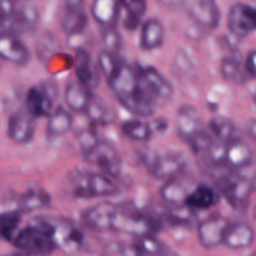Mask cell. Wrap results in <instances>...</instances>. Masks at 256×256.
<instances>
[{"mask_svg":"<svg viewBox=\"0 0 256 256\" xmlns=\"http://www.w3.org/2000/svg\"><path fill=\"white\" fill-rule=\"evenodd\" d=\"M85 115L89 116L90 122L94 125H104L112 122L110 110L102 102H96V99L92 100V105H90L89 110H88Z\"/></svg>","mask_w":256,"mask_h":256,"instance_id":"f35d334b","label":"cell"},{"mask_svg":"<svg viewBox=\"0 0 256 256\" xmlns=\"http://www.w3.org/2000/svg\"><path fill=\"white\" fill-rule=\"evenodd\" d=\"M254 2H256V0H254Z\"/></svg>","mask_w":256,"mask_h":256,"instance_id":"816d5d0a","label":"cell"},{"mask_svg":"<svg viewBox=\"0 0 256 256\" xmlns=\"http://www.w3.org/2000/svg\"><path fill=\"white\" fill-rule=\"evenodd\" d=\"M232 222L226 216L216 215L202 220L198 225V240L204 249H215L224 245L225 236Z\"/></svg>","mask_w":256,"mask_h":256,"instance_id":"52a82bcc","label":"cell"},{"mask_svg":"<svg viewBox=\"0 0 256 256\" xmlns=\"http://www.w3.org/2000/svg\"><path fill=\"white\" fill-rule=\"evenodd\" d=\"M22 254L29 256H49L56 250L52 236L50 218H36L22 228L12 242Z\"/></svg>","mask_w":256,"mask_h":256,"instance_id":"6da1fadb","label":"cell"},{"mask_svg":"<svg viewBox=\"0 0 256 256\" xmlns=\"http://www.w3.org/2000/svg\"><path fill=\"white\" fill-rule=\"evenodd\" d=\"M52 82L40 84L30 88L25 95L24 108L35 118L42 119L52 114L54 110V92L55 86H50Z\"/></svg>","mask_w":256,"mask_h":256,"instance_id":"9c48e42d","label":"cell"},{"mask_svg":"<svg viewBox=\"0 0 256 256\" xmlns=\"http://www.w3.org/2000/svg\"><path fill=\"white\" fill-rule=\"evenodd\" d=\"M52 202V196L46 190L42 188H32L20 195L18 200V210L20 212H32L42 208L49 206Z\"/></svg>","mask_w":256,"mask_h":256,"instance_id":"83f0119b","label":"cell"},{"mask_svg":"<svg viewBox=\"0 0 256 256\" xmlns=\"http://www.w3.org/2000/svg\"><path fill=\"white\" fill-rule=\"evenodd\" d=\"M219 200L220 194L216 189L204 182H199V184H195L192 192H189L184 205L194 212H204V210L214 208L219 202Z\"/></svg>","mask_w":256,"mask_h":256,"instance_id":"ffe728a7","label":"cell"},{"mask_svg":"<svg viewBox=\"0 0 256 256\" xmlns=\"http://www.w3.org/2000/svg\"><path fill=\"white\" fill-rule=\"evenodd\" d=\"M39 14L34 8H16L12 10V14L2 22V25H6L8 29L5 32H14L18 35V32H29L32 30L36 25Z\"/></svg>","mask_w":256,"mask_h":256,"instance_id":"603a6c76","label":"cell"},{"mask_svg":"<svg viewBox=\"0 0 256 256\" xmlns=\"http://www.w3.org/2000/svg\"><path fill=\"white\" fill-rule=\"evenodd\" d=\"M22 214V212L18 209L0 212V236L4 238L6 242H14L15 236L20 232Z\"/></svg>","mask_w":256,"mask_h":256,"instance_id":"1f68e13d","label":"cell"},{"mask_svg":"<svg viewBox=\"0 0 256 256\" xmlns=\"http://www.w3.org/2000/svg\"><path fill=\"white\" fill-rule=\"evenodd\" d=\"M2 256H24L22 254H8V255H2Z\"/></svg>","mask_w":256,"mask_h":256,"instance_id":"c3c4849f","label":"cell"},{"mask_svg":"<svg viewBox=\"0 0 256 256\" xmlns=\"http://www.w3.org/2000/svg\"><path fill=\"white\" fill-rule=\"evenodd\" d=\"M244 66L246 70L248 75L250 78H255L256 79V49L250 50L248 52L246 58L244 60Z\"/></svg>","mask_w":256,"mask_h":256,"instance_id":"60d3db41","label":"cell"},{"mask_svg":"<svg viewBox=\"0 0 256 256\" xmlns=\"http://www.w3.org/2000/svg\"><path fill=\"white\" fill-rule=\"evenodd\" d=\"M209 132H212L215 140L222 142V144H228V142L240 139L235 124L230 119H226V118H212L209 122Z\"/></svg>","mask_w":256,"mask_h":256,"instance_id":"f546056e","label":"cell"},{"mask_svg":"<svg viewBox=\"0 0 256 256\" xmlns=\"http://www.w3.org/2000/svg\"><path fill=\"white\" fill-rule=\"evenodd\" d=\"M92 90L78 80L69 82L64 90V102L68 109L76 114H86L94 100Z\"/></svg>","mask_w":256,"mask_h":256,"instance_id":"e0dca14e","label":"cell"},{"mask_svg":"<svg viewBox=\"0 0 256 256\" xmlns=\"http://www.w3.org/2000/svg\"><path fill=\"white\" fill-rule=\"evenodd\" d=\"M74 119L72 112L64 106H56L48 116L46 122V135L49 139L64 136L65 134L72 129Z\"/></svg>","mask_w":256,"mask_h":256,"instance_id":"4316f807","label":"cell"},{"mask_svg":"<svg viewBox=\"0 0 256 256\" xmlns=\"http://www.w3.org/2000/svg\"><path fill=\"white\" fill-rule=\"evenodd\" d=\"M144 160L146 162L148 169L150 170L152 176L164 182L182 174L185 169V162L182 156L174 152L149 154Z\"/></svg>","mask_w":256,"mask_h":256,"instance_id":"ba28073f","label":"cell"},{"mask_svg":"<svg viewBox=\"0 0 256 256\" xmlns=\"http://www.w3.org/2000/svg\"><path fill=\"white\" fill-rule=\"evenodd\" d=\"M136 70L140 82L156 99L169 100L172 96L174 89H172V82L156 68L152 65H145V66L138 65Z\"/></svg>","mask_w":256,"mask_h":256,"instance_id":"9a60e30c","label":"cell"},{"mask_svg":"<svg viewBox=\"0 0 256 256\" xmlns=\"http://www.w3.org/2000/svg\"><path fill=\"white\" fill-rule=\"evenodd\" d=\"M16 6L14 0H0V24L4 22L5 18L9 16L14 8Z\"/></svg>","mask_w":256,"mask_h":256,"instance_id":"7bdbcfd3","label":"cell"},{"mask_svg":"<svg viewBox=\"0 0 256 256\" xmlns=\"http://www.w3.org/2000/svg\"><path fill=\"white\" fill-rule=\"evenodd\" d=\"M122 62H124V60L120 59L119 54H114V52H108L105 49H102L98 54V68L100 70V74L106 79V82H109L110 79H112L116 75V72L122 68Z\"/></svg>","mask_w":256,"mask_h":256,"instance_id":"836d02e7","label":"cell"},{"mask_svg":"<svg viewBox=\"0 0 256 256\" xmlns=\"http://www.w3.org/2000/svg\"><path fill=\"white\" fill-rule=\"evenodd\" d=\"M255 240V232L249 224L232 222L225 236L224 245L229 249L239 250L252 246Z\"/></svg>","mask_w":256,"mask_h":256,"instance_id":"484cf974","label":"cell"},{"mask_svg":"<svg viewBox=\"0 0 256 256\" xmlns=\"http://www.w3.org/2000/svg\"><path fill=\"white\" fill-rule=\"evenodd\" d=\"M160 222L154 216L139 209L118 206L112 220V230L132 235L134 238L155 234L159 230Z\"/></svg>","mask_w":256,"mask_h":256,"instance_id":"7a4b0ae2","label":"cell"},{"mask_svg":"<svg viewBox=\"0 0 256 256\" xmlns=\"http://www.w3.org/2000/svg\"><path fill=\"white\" fill-rule=\"evenodd\" d=\"M120 16L122 26L129 32H135L142 26V19L148 10V0H119Z\"/></svg>","mask_w":256,"mask_h":256,"instance_id":"7402d4cb","label":"cell"},{"mask_svg":"<svg viewBox=\"0 0 256 256\" xmlns=\"http://www.w3.org/2000/svg\"><path fill=\"white\" fill-rule=\"evenodd\" d=\"M74 72L76 80L89 89H95L100 82V70L96 62L86 49L78 48L74 56Z\"/></svg>","mask_w":256,"mask_h":256,"instance_id":"2e32d148","label":"cell"},{"mask_svg":"<svg viewBox=\"0 0 256 256\" xmlns=\"http://www.w3.org/2000/svg\"><path fill=\"white\" fill-rule=\"evenodd\" d=\"M92 16L102 28L116 25L120 16L119 0H94L90 8Z\"/></svg>","mask_w":256,"mask_h":256,"instance_id":"d4e9b609","label":"cell"},{"mask_svg":"<svg viewBox=\"0 0 256 256\" xmlns=\"http://www.w3.org/2000/svg\"><path fill=\"white\" fill-rule=\"evenodd\" d=\"M196 216V212L188 208L186 205H172V209L166 212V218L170 222L175 225L190 224Z\"/></svg>","mask_w":256,"mask_h":256,"instance_id":"74e56055","label":"cell"},{"mask_svg":"<svg viewBox=\"0 0 256 256\" xmlns=\"http://www.w3.org/2000/svg\"><path fill=\"white\" fill-rule=\"evenodd\" d=\"M85 0H65V10H82Z\"/></svg>","mask_w":256,"mask_h":256,"instance_id":"ee69618b","label":"cell"},{"mask_svg":"<svg viewBox=\"0 0 256 256\" xmlns=\"http://www.w3.org/2000/svg\"><path fill=\"white\" fill-rule=\"evenodd\" d=\"M0 59L18 66H24L30 62V52L16 34L2 32H0Z\"/></svg>","mask_w":256,"mask_h":256,"instance_id":"4fadbf2b","label":"cell"},{"mask_svg":"<svg viewBox=\"0 0 256 256\" xmlns=\"http://www.w3.org/2000/svg\"><path fill=\"white\" fill-rule=\"evenodd\" d=\"M150 128H152V134H162L168 130L169 128V122L164 119V118H156V119H152L149 122Z\"/></svg>","mask_w":256,"mask_h":256,"instance_id":"b9f144b4","label":"cell"},{"mask_svg":"<svg viewBox=\"0 0 256 256\" xmlns=\"http://www.w3.org/2000/svg\"><path fill=\"white\" fill-rule=\"evenodd\" d=\"M165 42V28L156 18H149L140 26L139 45L144 52H154Z\"/></svg>","mask_w":256,"mask_h":256,"instance_id":"44dd1931","label":"cell"},{"mask_svg":"<svg viewBox=\"0 0 256 256\" xmlns=\"http://www.w3.org/2000/svg\"><path fill=\"white\" fill-rule=\"evenodd\" d=\"M194 186V182L188 179L182 172V174L165 182L160 190V196L170 205H184L188 195Z\"/></svg>","mask_w":256,"mask_h":256,"instance_id":"ac0fdd59","label":"cell"},{"mask_svg":"<svg viewBox=\"0 0 256 256\" xmlns=\"http://www.w3.org/2000/svg\"><path fill=\"white\" fill-rule=\"evenodd\" d=\"M82 156L85 162L98 166L102 169V172L112 178L118 176L122 170V159L119 152L109 142L102 140L95 144L92 149L82 152Z\"/></svg>","mask_w":256,"mask_h":256,"instance_id":"5b68a950","label":"cell"},{"mask_svg":"<svg viewBox=\"0 0 256 256\" xmlns=\"http://www.w3.org/2000/svg\"><path fill=\"white\" fill-rule=\"evenodd\" d=\"M216 190L232 206L239 208L249 199L252 192V182L242 175H224L216 182Z\"/></svg>","mask_w":256,"mask_h":256,"instance_id":"8992f818","label":"cell"},{"mask_svg":"<svg viewBox=\"0 0 256 256\" xmlns=\"http://www.w3.org/2000/svg\"><path fill=\"white\" fill-rule=\"evenodd\" d=\"M228 29L235 38L248 36L256 32V8L236 2L228 12Z\"/></svg>","mask_w":256,"mask_h":256,"instance_id":"30bf717a","label":"cell"},{"mask_svg":"<svg viewBox=\"0 0 256 256\" xmlns=\"http://www.w3.org/2000/svg\"><path fill=\"white\" fill-rule=\"evenodd\" d=\"M119 205L109 202H102L92 206L88 208L82 214V222L89 229L96 232H106L112 230V220Z\"/></svg>","mask_w":256,"mask_h":256,"instance_id":"5bb4252c","label":"cell"},{"mask_svg":"<svg viewBox=\"0 0 256 256\" xmlns=\"http://www.w3.org/2000/svg\"><path fill=\"white\" fill-rule=\"evenodd\" d=\"M178 134L182 140L188 142L190 138L199 132L202 128V120L198 110L190 105H182L178 110Z\"/></svg>","mask_w":256,"mask_h":256,"instance_id":"cb8c5ba5","label":"cell"},{"mask_svg":"<svg viewBox=\"0 0 256 256\" xmlns=\"http://www.w3.org/2000/svg\"><path fill=\"white\" fill-rule=\"evenodd\" d=\"M89 22L86 12L82 10H64L62 18V29L69 36H78L85 32Z\"/></svg>","mask_w":256,"mask_h":256,"instance_id":"4dcf8cb0","label":"cell"},{"mask_svg":"<svg viewBox=\"0 0 256 256\" xmlns=\"http://www.w3.org/2000/svg\"><path fill=\"white\" fill-rule=\"evenodd\" d=\"M72 195L79 199L109 198L120 192L114 178L104 172H85L74 178Z\"/></svg>","mask_w":256,"mask_h":256,"instance_id":"3957f363","label":"cell"},{"mask_svg":"<svg viewBox=\"0 0 256 256\" xmlns=\"http://www.w3.org/2000/svg\"><path fill=\"white\" fill-rule=\"evenodd\" d=\"M246 130H248V134L252 139L256 140V119H252L248 122L246 124Z\"/></svg>","mask_w":256,"mask_h":256,"instance_id":"bcb514c9","label":"cell"},{"mask_svg":"<svg viewBox=\"0 0 256 256\" xmlns=\"http://www.w3.org/2000/svg\"><path fill=\"white\" fill-rule=\"evenodd\" d=\"M252 99H254V102H255V104H256V90H255L254 95H252Z\"/></svg>","mask_w":256,"mask_h":256,"instance_id":"f907efd6","label":"cell"},{"mask_svg":"<svg viewBox=\"0 0 256 256\" xmlns=\"http://www.w3.org/2000/svg\"><path fill=\"white\" fill-rule=\"evenodd\" d=\"M159 256H180L179 254H176V252H170L169 249L168 250H165L164 252H162V255H159Z\"/></svg>","mask_w":256,"mask_h":256,"instance_id":"7dc6e473","label":"cell"},{"mask_svg":"<svg viewBox=\"0 0 256 256\" xmlns=\"http://www.w3.org/2000/svg\"><path fill=\"white\" fill-rule=\"evenodd\" d=\"M220 74L225 82L232 84H242L249 76L245 70L244 62H242L236 54H229L222 58L220 62Z\"/></svg>","mask_w":256,"mask_h":256,"instance_id":"f1b7e54d","label":"cell"},{"mask_svg":"<svg viewBox=\"0 0 256 256\" xmlns=\"http://www.w3.org/2000/svg\"><path fill=\"white\" fill-rule=\"evenodd\" d=\"M102 42L105 50L114 52V54H119L120 50H122V40L116 25L102 28Z\"/></svg>","mask_w":256,"mask_h":256,"instance_id":"8d00e7d4","label":"cell"},{"mask_svg":"<svg viewBox=\"0 0 256 256\" xmlns=\"http://www.w3.org/2000/svg\"><path fill=\"white\" fill-rule=\"evenodd\" d=\"M52 236L56 249L65 254H75L84 245V232L72 220L64 218H50Z\"/></svg>","mask_w":256,"mask_h":256,"instance_id":"277c9868","label":"cell"},{"mask_svg":"<svg viewBox=\"0 0 256 256\" xmlns=\"http://www.w3.org/2000/svg\"><path fill=\"white\" fill-rule=\"evenodd\" d=\"M35 118L25 108L12 112L8 120V136L12 142L26 145L34 139Z\"/></svg>","mask_w":256,"mask_h":256,"instance_id":"8fae6325","label":"cell"},{"mask_svg":"<svg viewBox=\"0 0 256 256\" xmlns=\"http://www.w3.org/2000/svg\"><path fill=\"white\" fill-rule=\"evenodd\" d=\"M186 142L195 154H206L212 149V145L215 144V139L212 132L202 129L194 136L190 138Z\"/></svg>","mask_w":256,"mask_h":256,"instance_id":"d590c367","label":"cell"},{"mask_svg":"<svg viewBox=\"0 0 256 256\" xmlns=\"http://www.w3.org/2000/svg\"><path fill=\"white\" fill-rule=\"evenodd\" d=\"M188 12L195 25L202 30H215L222 22V12L216 0H194Z\"/></svg>","mask_w":256,"mask_h":256,"instance_id":"7c38bea8","label":"cell"},{"mask_svg":"<svg viewBox=\"0 0 256 256\" xmlns=\"http://www.w3.org/2000/svg\"><path fill=\"white\" fill-rule=\"evenodd\" d=\"M78 142H79L80 148H82V152H85L89 149H92L95 144L100 142V139L98 138L95 130H92V128L86 130H82L79 135H78Z\"/></svg>","mask_w":256,"mask_h":256,"instance_id":"ab89813d","label":"cell"},{"mask_svg":"<svg viewBox=\"0 0 256 256\" xmlns=\"http://www.w3.org/2000/svg\"><path fill=\"white\" fill-rule=\"evenodd\" d=\"M122 132L125 136L135 142H149L152 138V128L149 122H144L140 119L128 120L122 125Z\"/></svg>","mask_w":256,"mask_h":256,"instance_id":"e575fe53","label":"cell"},{"mask_svg":"<svg viewBox=\"0 0 256 256\" xmlns=\"http://www.w3.org/2000/svg\"><path fill=\"white\" fill-rule=\"evenodd\" d=\"M134 249L138 256H159L168 250V248L155 234H149L135 238Z\"/></svg>","mask_w":256,"mask_h":256,"instance_id":"d6a6232c","label":"cell"},{"mask_svg":"<svg viewBox=\"0 0 256 256\" xmlns=\"http://www.w3.org/2000/svg\"><path fill=\"white\" fill-rule=\"evenodd\" d=\"M252 152L249 145L242 139H236L232 142L225 144L224 148V162L222 165L229 169L242 170L252 165Z\"/></svg>","mask_w":256,"mask_h":256,"instance_id":"d6986e66","label":"cell"},{"mask_svg":"<svg viewBox=\"0 0 256 256\" xmlns=\"http://www.w3.org/2000/svg\"><path fill=\"white\" fill-rule=\"evenodd\" d=\"M252 218H254V222H256V206H255V209H254V214H252Z\"/></svg>","mask_w":256,"mask_h":256,"instance_id":"681fc988","label":"cell"},{"mask_svg":"<svg viewBox=\"0 0 256 256\" xmlns=\"http://www.w3.org/2000/svg\"><path fill=\"white\" fill-rule=\"evenodd\" d=\"M158 2L166 8H179L184 5L186 0H158Z\"/></svg>","mask_w":256,"mask_h":256,"instance_id":"f6af8a7d","label":"cell"}]
</instances>
